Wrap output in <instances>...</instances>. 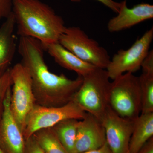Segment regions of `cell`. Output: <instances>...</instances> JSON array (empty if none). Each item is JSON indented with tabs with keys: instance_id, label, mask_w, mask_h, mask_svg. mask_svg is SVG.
<instances>
[{
	"instance_id": "ffe728a7",
	"label": "cell",
	"mask_w": 153,
	"mask_h": 153,
	"mask_svg": "<svg viewBox=\"0 0 153 153\" xmlns=\"http://www.w3.org/2000/svg\"><path fill=\"white\" fill-rule=\"evenodd\" d=\"M24 153H45L37 142L36 139L32 136L25 140Z\"/></svg>"
},
{
	"instance_id": "2e32d148",
	"label": "cell",
	"mask_w": 153,
	"mask_h": 153,
	"mask_svg": "<svg viewBox=\"0 0 153 153\" xmlns=\"http://www.w3.org/2000/svg\"><path fill=\"white\" fill-rule=\"evenodd\" d=\"M79 121L69 119L62 121L51 128L68 153H75V140Z\"/></svg>"
},
{
	"instance_id": "44dd1931",
	"label": "cell",
	"mask_w": 153,
	"mask_h": 153,
	"mask_svg": "<svg viewBox=\"0 0 153 153\" xmlns=\"http://www.w3.org/2000/svg\"><path fill=\"white\" fill-rule=\"evenodd\" d=\"M141 68H142L143 73L153 74V51H149L146 57L143 61Z\"/></svg>"
},
{
	"instance_id": "7c38bea8",
	"label": "cell",
	"mask_w": 153,
	"mask_h": 153,
	"mask_svg": "<svg viewBox=\"0 0 153 153\" xmlns=\"http://www.w3.org/2000/svg\"><path fill=\"white\" fill-rule=\"evenodd\" d=\"M121 3L117 16L111 19L108 23L107 29L110 33L120 32L153 19L152 5L143 3L129 8L127 6L126 0Z\"/></svg>"
},
{
	"instance_id": "ba28073f",
	"label": "cell",
	"mask_w": 153,
	"mask_h": 153,
	"mask_svg": "<svg viewBox=\"0 0 153 153\" xmlns=\"http://www.w3.org/2000/svg\"><path fill=\"white\" fill-rule=\"evenodd\" d=\"M153 39V27L145 32L128 49L118 50L106 68L110 79L113 80L126 72L134 73L141 68L149 52Z\"/></svg>"
},
{
	"instance_id": "9c48e42d",
	"label": "cell",
	"mask_w": 153,
	"mask_h": 153,
	"mask_svg": "<svg viewBox=\"0 0 153 153\" xmlns=\"http://www.w3.org/2000/svg\"><path fill=\"white\" fill-rule=\"evenodd\" d=\"M134 120L121 117L110 106L108 107L100 121L111 153H129V145Z\"/></svg>"
},
{
	"instance_id": "5b68a950",
	"label": "cell",
	"mask_w": 153,
	"mask_h": 153,
	"mask_svg": "<svg viewBox=\"0 0 153 153\" xmlns=\"http://www.w3.org/2000/svg\"><path fill=\"white\" fill-rule=\"evenodd\" d=\"M58 42L83 61L105 69L110 62L108 52L78 27H66Z\"/></svg>"
},
{
	"instance_id": "6da1fadb",
	"label": "cell",
	"mask_w": 153,
	"mask_h": 153,
	"mask_svg": "<svg viewBox=\"0 0 153 153\" xmlns=\"http://www.w3.org/2000/svg\"><path fill=\"white\" fill-rule=\"evenodd\" d=\"M18 48L22 63L30 72L36 104L58 107L72 100L82 84V76L71 79L64 74L49 71L44 60L43 45L36 39L20 37Z\"/></svg>"
},
{
	"instance_id": "ac0fdd59",
	"label": "cell",
	"mask_w": 153,
	"mask_h": 153,
	"mask_svg": "<svg viewBox=\"0 0 153 153\" xmlns=\"http://www.w3.org/2000/svg\"><path fill=\"white\" fill-rule=\"evenodd\" d=\"M139 78L141 97V114L153 112V74L143 73Z\"/></svg>"
},
{
	"instance_id": "8fae6325",
	"label": "cell",
	"mask_w": 153,
	"mask_h": 153,
	"mask_svg": "<svg viewBox=\"0 0 153 153\" xmlns=\"http://www.w3.org/2000/svg\"><path fill=\"white\" fill-rule=\"evenodd\" d=\"M106 142L105 131L101 121L87 113L77 126L75 153L84 152L99 149Z\"/></svg>"
},
{
	"instance_id": "4fadbf2b",
	"label": "cell",
	"mask_w": 153,
	"mask_h": 153,
	"mask_svg": "<svg viewBox=\"0 0 153 153\" xmlns=\"http://www.w3.org/2000/svg\"><path fill=\"white\" fill-rule=\"evenodd\" d=\"M16 21L13 12L0 27V76L10 69L17 45L14 35Z\"/></svg>"
},
{
	"instance_id": "e0dca14e",
	"label": "cell",
	"mask_w": 153,
	"mask_h": 153,
	"mask_svg": "<svg viewBox=\"0 0 153 153\" xmlns=\"http://www.w3.org/2000/svg\"><path fill=\"white\" fill-rule=\"evenodd\" d=\"M33 136L45 153H68L52 128L39 130Z\"/></svg>"
},
{
	"instance_id": "30bf717a",
	"label": "cell",
	"mask_w": 153,
	"mask_h": 153,
	"mask_svg": "<svg viewBox=\"0 0 153 153\" xmlns=\"http://www.w3.org/2000/svg\"><path fill=\"white\" fill-rule=\"evenodd\" d=\"M12 88L8 91L0 117V148L4 153H24L25 140L10 107Z\"/></svg>"
},
{
	"instance_id": "7a4b0ae2",
	"label": "cell",
	"mask_w": 153,
	"mask_h": 153,
	"mask_svg": "<svg viewBox=\"0 0 153 153\" xmlns=\"http://www.w3.org/2000/svg\"><path fill=\"white\" fill-rule=\"evenodd\" d=\"M12 12L18 35L36 39L43 46L58 42L66 28L62 17L40 0H13Z\"/></svg>"
},
{
	"instance_id": "3957f363",
	"label": "cell",
	"mask_w": 153,
	"mask_h": 153,
	"mask_svg": "<svg viewBox=\"0 0 153 153\" xmlns=\"http://www.w3.org/2000/svg\"><path fill=\"white\" fill-rule=\"evenodd\" d=\"M82 78V84L72 100L100 120L110 106L111 82L107 71L96 67Z\"/></svg>"
},
{
	"instance_id": "603a6c76",
	"label": "cell",
	"mask_w": 153,
	"mask_h": 153,
	"mask_svg": "<svg viewBox=\"0 0 153 153\" xmlns=\"http://www.w3.org/2000/svg\"><path fill=\"white\" fill-rule=\"evenodd\" d=\"M73 2H79L81 0H70ZM101 3L111 10L117 13L119 11L121 3L114 1L113 0H96Z\"/></svg>"
},
{
	"instance_id": "5bb4252c",
	"label": "cell",
	"mask_w": 153,
	"mask_h": 153,
	"mask_svg": "<svg viewBox=\"0 0 153 153\" xmlns=\"http://www.w3.org/2000/svg\"><path fill=\"white\" fill-rule=\"evenodd\" d=\"M44 50L63 68L74 71L83 77L96 67L79 59L59 42L43 46Z\"/></svg>"
},
{
	"instance_id": "d6986e66",
	"label": "cell",
	"mask_w": 153,
	"mask_h": 153,
	"mask_svg": "<svg viewBox=\"0 0 153 153\" xmlns=\"http://www.w3.org/2000/svg\"><path fill=\"white\" fill-rule=\"evenodd\" d=\"M10 68L0 76V117L4 111V103L7 94L13 85Z\"/></svg>"
},
{
	"instance_id": "484cf974",
	"label": "cell",
	"mask_w": 153,
	"mask_h": 153,
	"mask_svg": "<svg viewBox=\"0 0 153 153\" xmlns=\"http://www.w3.org/2000/svg\"><path fill=\"white\" fill-rule=\"evenodd\" d=\"M0 153H3L2 151V150L1 149V148H0Z\"/></svg>"
},
{
	"instance_id": "8992f818",
	"label": "cell",
	"mask_w": 153,
	"mask_h": 153,
	"mask_svg": "<svg viewBox=\"0 0 153 153\" xmlns=\"http://www.w3.org/2000/svg\"><path fill=\"white\" fill-rule=\"evenodd\" d=\"M86 112L73 100L58 107H46L35 104L29 113L23 131L25 140L42 129L51 128L60 122L69 119L82 120Z\"/></svg>"
},
{
	"instance_id": "52a82bcc",
	"label": "cell",
	"mask_w": 153,
	"mask_h": 153,
	"mask_svg": "<svg viewBox=\"0 0 153 153\" xmlns=\"http://www.w3.org/2000/svg\"><path fill=\"white\" fill-rule=\"evenodd\" d=\"M10 73L13 85L10 107L23 133L27 116L36 104L32 80L27 68L22 63L11 68Z\"/></svg>"
},
{
	"instance_id": "cb8c5ba5",
	"label": "cell",
	"mask_w": 153,
	"mask_h": 153,
	"mask_svg": "<svg viewBox=\"0 0 153 153\" xmlns=\"http://www.w3.org/2000/svg\"><path fill=\"white\" fill-rule=\"evenodd\" d=\"M137 153H153V137L143 145Z\"/></svg>"
},
{
	"instance_id": "9a60e30c",
	"label": "cell",
	"mask_w": 153,
	"mask_h": 153,
	"mask_svg": "<svg viewBox=\"0 0 153 153\" xmlns=\"http://www.w3.org/2000/svg\"><path fill=\"white\" fill-rule=\"evenodd\" d=\"M153 136V112L141 114L134 120L129 145V153H137Z\"/></svg>"
},
{
	"instance_id": "d4e9b609",
	"label": "cell",
	"mask_w": 153,
	"mask_h": 153,
	"mask_svg": "<svg viewBox=\"0 0 153 153\" xmlns=\"http://www.w3.org/2000/svg\"><path fill=\"white\" fill-rule=\"evenodd\" d=\"M80 153H112L110 149L108 147L107 143H105V144L103 145L99 149H97L93 150H91L87 151V152H84Z\"/></svg>"
},
{
	"instance_id": "277c9868",
	"label": "cell",
	"mask_w": 153,
	"mask_h": 153,
	"mask_svg": "<svg viewBox=\"0 0 153 153\" xmlns=\"http://www.w3.org/2000/svg\"><path fill=\"white\" fill-rule=\"evenodd\" d=\"M109 105L121 117L135 120L141 112L139 76L126 72L111 82Z\"/></svg>"
},
{
	"instance_id": "7402d4cb",
	"label": "cell",
	"mask_w": 153,
	"mask_h": 153,
	"mask_svg": "<svg viewBox=\"0 0 153 153\" xmlns=\"http://www.w3.org/2000/svg\"><path fill=\"white\" fill-rule=\"evenodd\" d=\"M13 0H0V19H6L12 13Z\"/></svg>"
}]
</instances>
